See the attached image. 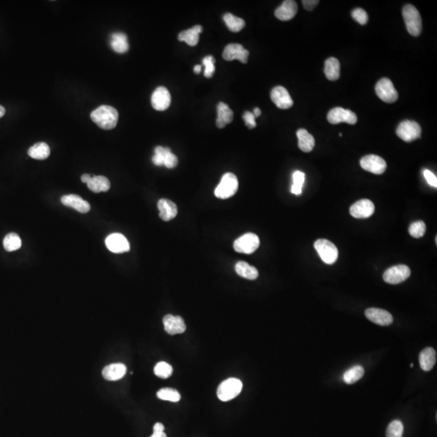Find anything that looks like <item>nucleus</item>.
<instances>
[{
    "label": "nucleus",
    "instance_id": "f257e3e1",
    "mask_svg": "<svg viewBox=\"0 0 437 437\" xmlns=\"http://www.w3.org/2000/svg\"><path fill=\"white\" fill-rule=\"evenodd\" d=\"M91 119L101 129H114L118 124V112L112 106H101L92 111Z\"/></svg>",
    "mask_w": 437,
    "mask_h": 437
},
{
    "label": "nucleus",
    "instance_id": "f03ea898",
    "mask_svg": "<svg viewBox=\"0 0 437 437\" xmlns=\"http://www.w3.org/2000/svg\"><path fill=\"white\" fill-rule=\"evenodd\" d=\"M404 21L406 30L410 35L418 37L422 32V18L416 7L407 4L402 10Z\"/></svg>",
    "mask_w": 437,
    "mask_h": 437
},
{
    "label": "nucleus",
    "instance_id": "7ed1b4c3",
    "mask_svg": "<svg viewBox=\"0 0 437 437\" xmlns=\"http://www.w3.org/2000/svg\"><path fill=\"white\" fill-rule=\"evenodd\" d=\"M238 190V179L235 174L227 173L223 176L220 184L215 190V195L220 199L231 198Z\"/></svg>",
    "mask_w": 437,
    "mask_h": 437
},
{
    "label": "nucleus",
    "instance_id": "20e7f679",
    "mask_svg": "<svg viewBox=\"0 0 437 437\" xmlns=\"http://www.w3.org/2000/svg\"><path fill=\"white\" fill-rule=\"evenodd\" d=\"M243 388V384L239 379L229 378L224 380L219 385L217 396L222 402H228L239 395Z\"/></svg>",
    "mask_w": 437,
    "mask_h": 437
},
{
    "label": "nucleus",
    "instance_id": "39448f33",
    "mask_svg": "<svg viewBox=\"0 0 437 437\" xmlns=\"http://www.w3.org/2000/svg\"><path fill=\"white\" fill-rule=\"evenodd\" d=\"M314 248L325 264L332 265L339 258V250L335 244L326 239H318L314 243Z\"/></svg>",
    "mask_w": 437,
    "mask_h": 437
},
{
    "label": "nucleus",
    "instance_id": "423d86ee",
    "mask_svg": "<svg viewBox=\"0 0 437 437\" xmlns=\"http://www.w3.org/2000/svg\"><path fill=\"white\" fill-rule=\"evenodd\" d=\"M422 129L418 122L405 120L398 125L397 136L405 142H412L421 136Z\"/></svg>",
    "mask_w": 437,
    "mask_h": 437
},
{
    "label": "nucleus",
    "instance_id": "0eeeda50",
    "mask_svg": "<svg viewBox=\"0 0 437 437\" xmlns=\"http://www.w3.org/2000/svg\"><path fill=\"white\" fill-rule=\"evenodd\" d=\"M260 245V240L256 234H244L241 238L236 240L234 248L237 252L245 254H251L257 250Z\"/></svg>",
    "mask_w": 437,
    "mask_h": 437
},
{
    "label": "nucleus",
    "instance_id": "6e6552de",
    "mask_svg": "<svg viewBox=\"0 0 437 437\" xmlns=\"http://www.w3.org/2000/svg\"><path fill=\"white\" fill-rule=\"evenodd\" d=\"M375 91L379 98L387 103H394L398 98V93L394 88L392 81L387 78H382L377 82Z\"/></svg>",
    "mask_w": 437,
    "mask_h": 437
},
{
    "label": "nucleus",
    "instance_id": "1a4fd4ad",
    "mask_svg": "<svg viewBox=\"0 0 437 437\" xmlns=\"http://www.w3.org/2000/svg\"><path fill=\"white\" fill-rule=\"evenodd\" d=\"M410 275V270L406 265H398L387 269L383 275L384 282L390 285H398L406 281Z\"/></svg>",
    "mask_w": 437,
    "mask_h": 437
},
{
    "label": "nucleus",
    "instance_id": "9d476101",
    "mask_svg": "<svg viewBox=\"0 0 437 437\" xmlns=\"http://www.w3.org/2000/svg\"><path fill=\"white\" fill-rule=\"evenodd\" d=\"M327 120L329 123L333 125L340 122L355 125L357 122V116L351 110H345L342 107H336L328 113Z\"/></svg>",
    "mask_w": 437,
    "mask_h": 437
},
{
    "label": "nucleus",
    "instance_id": "9b49d317",
    "mask_svg": "<svg viewBox=\"0 0 437 437\" xmlns=\"http://www.w3.org/2000/svg\"><path fill=\"white\" fill-rule=\"evenodd\" d=\"M363 169L374 174H382L387 170V162L381 157L376 155H368L361 160Z\"/></svg>",
    "mask_w": 437,
    "mask_h": 437
},
{
    "label": "nucleus",
    "instance_id": "f8f14e48",
    "mask_svg": "<svg viewBox=\"0 0 437 437\" xmlns=\"http://www.w3.org/2000/svg\"><path fill=\"white\" fill-rule=\"evenodd\" d=\"M249 52L240 44L233 43L227 45L223 52V58L226 61H233L238 59L241 63H247Z\"/></svg>",
    "mask_w": 437,
    "mask_h": 437
},
{
    "label": "nucleus",
    "instance_id": "ddd939ff",
    "mask_svg": "<svg viewBox=\"0 0 437 437\" xmlns=\"http://www.w3.org/2000/svg\"><path fill=\"white\" fill-rule=\"evenodd\" d=\"M375 212L373 202L369 199L359 200L350 208V214L356 219H366L373 216Z\"/></svg>",
    "mask_w": 437,
    "mask_h": 437
},
{
    "label": "nucleus",
    "instance_id": "4468645a",
    "mask_svg": "<svg viewBox=\"0 0 437 437\" xmlns=\"http://www.w3.org/2000/svg\"><path fill=\"white\" fill-rule=\"evenodd\" d=\"M171 104V95L165 87H158L151 96V106L158 111H165Z\"/></svg>",
    "mask_w": 437,
    "mask_h": 437
},
{
    "label": "nucleus",
    "instance_id": "2eb2a0df",
    "mask_svg": "<svg viewBox=\"0 0 437 437\" xmlns=\"http://www.w3.org/2000/svg\"><path fill=\"white\" fill-rule=\"evenodd\" d=\"M271 98L275 106L281 110H288L293 106V100L286 88L277 86L271 92Z\"/></svg>",
    "mask_w": 437,
    "mask_h": 437
},
{
    "label": "nucleus",
    "instance_id": "dca6fc26",
    "mask_svg": "<svg viewBox=\"0 0 437 437\" xmlns=\"http://www.w3.org/2000/svg\"><path fill=\"white\" fill-rule=\"evenodd\" d=\"M106 247L113 253H122L130 250L129 241L121 234H113L106 239Z\"/></svg>",
    "mask_w": 437,
    "mask_h": 437
},
{
    "label": "nucleus",
    "instance_id": "f3484780",
    "mask_svg": "<svg viewBox=\"0 0 437 437\" xmlns=\"http://www.w3.org/2000/svg\"><path fill=\"white\" fill-rule=\"evenodd\" d=\"M163 323L165 326V331L170 336L184 333L187 329V325L185 323L184 320L180 316L168 314L163 318Z\"/></svg>",
    "mask_w": 437,
    "mask_h": 437
},
{
    "label": "nucleus",
    "instance_id": "a211bd4d",
    "mask_svg": "<svg viewBox=\"0 0 437 437\" xmlns=\"http://www.w3.org/2000/svg\"><path fill=\"white\" fill-rule=\"evenodd\" d=\"M366 318L376 325L387 326L393 323L394 318L391 314L381 309L370 308L365 311Z\"/></svg>",
    "mask_w": 437,
    "mask_h": 437
},
{
    "label": "nucleus",
    "instance_id": "6ab92c4d",
    "mask_svg": "<svg viewBox=\"0 0 437 437\" xmlns=\"http://www.w3.org/2000/svg\"><path fill=\"white\" fill-rule=\"evenodd\" d=\"M298 6L294 0H286L275 10V17L282 21H288L296 16Z\"/></svg>",
    "mask_w": 437,
    "mask_h": 437
},
{
    "label": "nucleus",
    "instance_id": "aec40b11",
    "mask_svg": "<svg viewBox=\"0 0 437 437\" xmlns=\"http://www.w3.org/2000/svg\"><path fill=\"white\" fill-rule=\"evenodd\" d=\"M61 202L65 206L74 208L81 213H88L90 211L89 203L75 194H69L62 197Z\"/></svg>",
    "mask_w": 437,
    "mask_h": 437
},
{
    "label": "nucleus",
    "instance_id": "412c9836",
    "mask_svg": "<svg viewBox=\"0 0 437 437\" xmlns=\"http://www.w3.org/2000/svg\"><path fill=\"white\" fill-rule=\"evenodd\" d=\"M157 206L160 211V217L164 221H170L177 215V207L171 200L161 198Z\"/></svg>",
    "mask_w": 437,
    "mask_h": 437
},
{
    "label": "nucleus",
    "instance_id": "4be33fe9",
    "mask_svg": "<svg viewBox=\"0 0 437 437\" xmlns=\"http://www.w3.org/2000/svg\"><path fill=\"white\" fill-rule=\"evenodd\" d=\"M125 373H126V366L121 363L107 365L102 371L103 377L110 381H115L122 379Z\"/></svg>",
    "mask_w": 437,
    "mask_h": 437
},
{
    "label": "nucleus",
    "instance_id": "5701e85b",
    "mask_svg": "<svg viewBox=\"0 0 437 437\" xmlns=\"http://www.w3.org/2000/svg\"><path fill=\"white\" fill-rule=\"evenodd\" d=\"M218 118L216 120V125L218 128H224L227 124L231 123L234 120V112L229 108V106L224 102H220L217 106Z\"/></svg>",
    "mask_w": 437,
    "mask_h": 437
},
{
    "label": "nucleus",
    "instance_id": "b1692460",
    "mask_svg": "<svg viewBox=\"0 0 437 437\" xmlns=\"http://www.w3.org/2000/svg\"><path fill=\"white\" fill-rule=\"evenodd\" d=\"M420 365L421 369L428 372L433 369L436 362V352L432 347H427L420 352Z\"/></svg>",
    "mask_w": 437,
    "mask_h": 437
},
{
    "label": "nucleus",
    "instance_id": "393cba45",
    "mask_svg": "<svg viewBox=\"0 0 437 437\" xmlns=\"http://www.w3.org/2000/svg\"><path fill=\"white\" fill-rule=\"evenodd\" d=\"M298 138V147L304 152H310L315 146V139L305 129H300L296 132Z\"/></svg>",
    "mask_w": 437,
    "mask_h": 437
},
{
    "label": "nucleus",
    "instance_id": "a878e982",
    "mask_svg": "<svg viewBox=\"0 0 437 437\" xmlns=\"http://www.w3.org/2000/svg\"><path fill=\"white\" fill-rule=\"evenodd\" d=\"M202 26L195 25L190 30H186L180 33L178 35V40L180 41H185L190 46H195L199 41V34L202 32Z\"/></svg>",
    "mask_w": 437,
    "mask_h": 437
},
{
    "label": "nucleus",
    "instance_id": "bb28decb",
    "mask_svg": "<svg viewBox=\"0 0 437 437\" xmlns=\"http://www.w3.org/2000/svg\"><path fill=\"white\" fill-rule=\"evenodd\" d=\"M110 45L116 53L125 54L129 49L127 37L122 33H115L112 34Z\"/></svg>",
    "mask_w": 437,
    "mask_h": 437
},
{
    "label": "nucleus",
    "instance_id": "cd10ccee",
    "mask_svg": "<svg viewBox=\"0 0 437 437\" xmlns=\"http://www.w3.org/2000/svg\"><path fill=\"white\" fill-rule=\"evenodd\" d=\"M325 76L330 81H336L340 77V63L336 58H329L325 63Z\"/></svg>",
    "mask_w": 437,
    "mask_h": 437
},
{
    "label": "nucleus",
    "instance_id": "c85d7f7f",
    "mask_svg": "<svg viewBox=\"0 0 437 437\" xmlns=\"http://www.w3.org/2000/svg\"><path fill=\"white\" fill-rule=\"evenodd\" d=\"M87 185L88 189L94 193L106 192L110 188V181L103 176H92Z\"/></svg>",
    "mask_w": 437,
    "mask_h": 437
},
{
    "label": "nucleus",
    "instance_id": "c756f323",
    "mask_svg": "<svg viewBox=\"0 0 437 437\" xmlns=\"http://www.w3.org/2000/svg\"><path fill=\"white\" fill-rule=\"evenodd\" d=\"M235 270L238 275L249 280H254L259 277L257 269L245 262H238L236 264Z\"/></svg>",
    "mask_w": 437,
    "mask_h": 437
},
{
    "label": "nucleus",
    "instance_id": "7c9ffc66",
    "mask_svg": "<svg viewBox=\"0 0 437 437\" xmlns=\"http://www.w3.org/2000/svg\"><path fill=\"white\" fill-rule=\"evenodd\" d=\"M28 154L34 159L45 160L49 157L50 149L47 143L41 142V143H35L33 147H30Z\"/></svg>",
    "mask_w": 437,
    "mask_h": 437
},
{
    "label": "nucleus",
    "instance_id": "2f4dec72",
    "mask_svg": "<svg viewBox=\"0 0 437 437\" xmlns=\"http://www.w3.org/2000/svg\"><path fill=\"white\" fill-rule=\"evenodd\" d=\"M365 374V369L361 365H355L346 371L343 374V380L346 384H351L361 380Z\"/></svg>",
    "mask_w": 437,
    "mask_h": 437
},
{
    "label": "nucleus",
    "instance_id": "473e14b6",
    "mask_svg": "<svg viewBox=\"0 0 437 437\" xmlns=\"http://www.w3.org/2000/svg\"><path fill=\"white\" fill-rule=\"evenodd\" d=\"M224 20L227 29L234 33L241 31L245 26V22L243 19L235 16L231 13H226L224 16Z\"/></svg>",
    "mask_w": 437,
    "mask_h": 437
},
{
    "label": "nucleus",
    "instance_id": "72a5a7b5",
    "mask_svg": "<svg viewBox=\"0 0 437 437\" xmlns=\"http://www.w3.org/2000/svg\"><path fill=\"white\" fill-rule=\"evenodd\" d=\"M157 398L164 401L177 402L181 400L180 393L172 388H163L157 392Z\"/></svg>",
    "mask_w": 437,
    "mask_h": 437
},
{
    "label": "nucleus",
    "instance_id": "f704fd0d",
    "mask_svg": "<svg viewBox=\"0 0 437 437\" xmlns=\"http://www.w3.org/2000/svg\"><path fill=\"white\" fill-rule=\"evenodd\" d=\"M292 180H293V183L291 188V192L296 195H300L302 194V188L305 182V174L301 171H296L292 174Z\"/></svg>",
    "mask_w": 437,
    "mask_h": 437
},
{
    "label": "nucleus",
    "instance_id": "c9c22d12",
    "mask_svg": "<svg viewBox=\"0 0 437 437\" xmlns=\"http://www.w3.org/2000/svg\"><path fill=\"white\" fill-rule=\"evenodd\" d=\"M22 242L20 237L16 234H9L4 240V247L8 252L17 250L21 247Z\"/></svg>",
    "mask_w": 437,
    "mask_h": 437
},
{
    "label": "nucleus",
    "instance_id": "e433bc0d",
    "mask_svg": "<svg viewBox=\"0 0 437 437\" xmlns=\"http://www.w3.org/2000/svg\"><path fill=\"white\" fill-rule=\"evenodd\" d=\"M173 367L164 361L158 363L154 368L156 376L163 379L169 378V376L173 374Z\"/></svg>",
    "mask_w": 437,
    "mask_h": 437
},
{
    "label": "nucleus",
    "instance_id": "4c0bfd02",
    "mask_svg": "<svg viewBox=\"0 0 437 437\" xmlns=\"http://www.w3.org/2000/svg\"><path fill=\"white\" fill-rule=\"evenodd\" d=\"M403 424L400 420H394L388 425L387 429V437H402Z\"/></svg>",
    "mask_w": 437,
    "mask_h": 437
},
{
    "label": "nucleus",
    "instance_id": "58836bf2",
    "mask_svg": "<svg viewBox=\"0 0 437 437\" xmlns=\"http://www.w3.org/2000/svg\"><path fill=\"white\" fill-rule=\"evenodd\" d=\"M426 233V224L424 221H417L412 223L409 227V234L415 238L424 237Z\"/></svg>",
    "mask_w": 437,
    "mask_h": 437
},
{
    "label": "nucleus",
    "instance_id": "ea45409f",
    "mask_svg": "<svg viewBox=\"0 0 437 437\" xmlns=\"http://www.w3.org/2000/svg\"><path fill=\"white\" fill-rule=\"evenodd\" d=\"M215 63H216V59H215V58L212 55L207 56V57L202 59V64L205 67L204 75H205L206 78H212L213 76L214 72H215V70H216Z\"/></svg>",
    "mask_w": 437,
    "mask_h": 437
},
{
    "label": "nucleus",
    "instance_id": "a19ab883",
    "mask_svg": "<svg viewBox=\"0 0 437 437\" xmlns=\"http://www.w3.org/2000/svg\"><path fill=\"white\" fill-rule=\"evenodd\" d=\"M169 149L170 148L169 147H161V146L156 147L155 155L152 157V162L154 163V165H157V166L164 165V158H165V156L166 155V153Z\"/></svg>",
    "mask_w": 437,
    "mask_h": 437
},
{
    "label": "nucleus",
    "instance_id": "79ce46f5",
    "mask_svg": "<svg viewBox=\"0 0 437 437\" xmlns=\"http://www.w3.org/2000/svg\"><path fill=\"white\" fill-rule=\"evenodd\" d=\"M351 16L355 21L358 22L361 25H365L369 21L368 13L362 8H356L351 12Z\"/></svg>",
    "mask_w": 437,
    "mask_h": 437
},
{
    "label": "nucleus",
    "instance_id": "37998d69",
    "mask_svg": "<svg viewBox=\"0 0 437 437\" xmlns=\"http://www.w3.org/2000/svg\"><path fill=\"white\" fill-rule=\"evenodd\" d=\"M177 163H178L177 157L169 149L164 158V165L168 169H173L177 165Z\"/></svg>",
    "mask_w": 437,
    "mask_h": 437
},
{
    "label": "nucleus",
    "instance_id": "c03bdc74",
    "mask_svg": "<svg viewBox=\"0 0 437 437\" xmlns=\"http://www.w3.org/2000/svg\"><path fill=\"white\" fill-rule=\"evenodd\" d=\"M243 119L244 121H245V125H247L248 127L250 128V129H253V128L256 127L257 123L255 122V117L254 115H253V113L246 111V112L244 114Z\"/></svg>",
    "mask_w": 437,
    "mask_h": 437
},
{
    "label": "nucleus",
    "instance_id": "a18cd8bd",
    "mask_svg": "<svg viewBox=\"0 0 437 437\" xmlns=\"http://www.w3.org/2000/svg\"><path fill=\"white\" fill-rule=\"evenodd\" d=\"M424 178L427 181V183L431 186V187L437 188V178L436 176L433 173H431V171L428 169L424 170Z\"/></svg>",
    "mask_w": 437,
    "mask_h": 437
},
{
    "label": "nucleus",
    "instance_id": "49530a36",
    "mask_svg": "<svg viewBox=\"0 0 437 437\" xmlns=\"http://www.w3.org/2000/svg\"><path fill=\"white\" fill-rule=\"evenodd\" d=\"M303 6L307 11H313L319 4L318 0H303Z\"/></svg>",
    "mask_w": 437,
    "mask_h": 437
},
{
    "label": "nucleus",
    "instance_id": "de8ad7c7",
    "mask_svg": "<svg viewBox=\"0 0 437 437\" xmlns=\"http://www.w3.org/2000/svg\"><path fill=\"white\" fill-rule=\"evenodd\" d=\"M165 431V426L161 423H157L153 427V432H162Z\"/></svg>",
    "mask_w": 437,
    "mask_h": 437
},
{
    "label": "nucleus",
    "instance_id": "09e8293b",
    "mask_svg": "<svg viewBox=\"0 0 437 437\" xmlns=\"http://www.w3.org/2000/svg\"><path fill=\"white\" fill-rule=\"evenodd\" d=\"M91 177L92 176L89 174H84L82 176H81V181H82L84 183H88L89 181H90Z\"/></svg>",
    "mask_w": 437,
    "mask_h": 437
},
{
    "label": "nucleus",
    "instance_id": "8fccbe9b",
    "mask_svg": "<svg viewBox=\"0 0 437 437\" xmlns=\"http://www.w3.org/2000/svg\"><path fill=\"white\" fill-rule=\"evenodd\" d=\"M151 437H167V435L165 431H162V432H153Z\"/></svg>",
    "mask_w": 437,
    "mask_h": 437
},
{
    "label": "nucleus",
    "instance_id": "3c124183",
    "mask_svg": "<svg viewBox=\"0 0 437 437\" xmlns=\"http://www.w3.org/2000/svg\"><path fill=\"white\" fill-rule=\"evenodd\" d=\"M202 71V66L201 65H196L195 67H194V71L195 74H199Z\"/></svg>",
    "mask_w": 437,
    "mask_h": 437
},
{
    "label": "nucleus",
    "instance_id": "603ef678",
    "mask_svg": "<svg viewBox=\"0 0 437 437\" xmlns=\"http://www.w3.org/2000/svg\"><path fill=\"white\" fill-rule=\"evenodd\" d=\"M261 110L259 108H255L253 110V114L254 115L255 118H258L259 116L261 115Z\"/></svg>",
    "mask_w": 437,
    "mask_h": 437
},
{
    "label": "nucleus",
    "instance_id": "864d4df0",
    "mask_svg": "<svg viewBox=\"0 0 437 437\" xmlns=\"http://www.w3.org/2000/svg\"><path fill=\"white\" fill-rule=\"evenodd\" d=\"M5 114V109L2 106H0V118L4 117Z\"/></svg>",
    "mask_w": 437,
    "mask_h": 437
},
{
    "label": "nucleus",
    "instance_id": "5fc2aeb1",
    "mask_svg": "<svg viewBox=\"0 0 437 437\" xmlns=\"http://www.w3.org/2000/svg\"><path fill=\"white\" fill-rule=\"evenodd\" d=\"M413 366H414L413 364H410V367H412V368H413Z\"/></svg>",
    "mask_w": 437,
    "mask_h": 437
}]
</instances>
